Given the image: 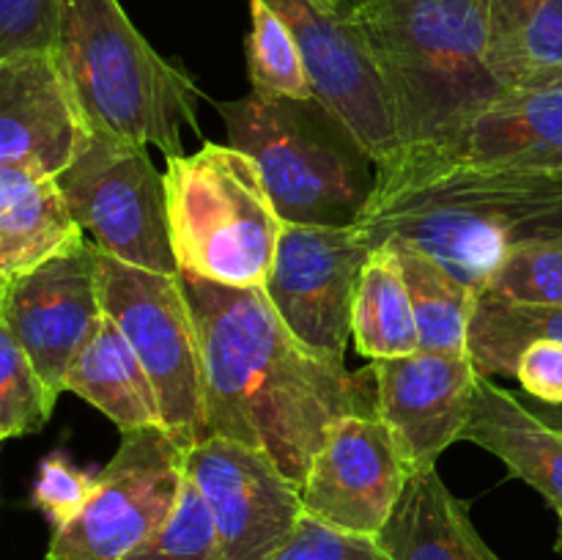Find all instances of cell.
<instances>
[{
    "label": "cell",
    "mask_w": 562,
    "mask_h": 560,
    "mask_svg": "<svg viewBox=\"0 0 562 560\" xmlns=\"http://www.w3.org/2000/svg\"><path fill=\"white\" fill-rule=\"evenodd\" d=\"M179 280L201 335L206 432L263 450L302 486L329 426L376 412L371 366L349 373L318 360L289 333L263 289L184 272Z\"/></svg>",
    "instance_id": "6da1fadb"
},
{
    "label": "cell",
    "mask_w": 562,
    "mask_h": 560,
    "mask_svg": "<svg viewBox=\"0 0 562 560\" xmlns=\"http://www.w3.org/2000/svg\"><path fill=\"white\" fill-rule=\"evenodd\" d=\"M355 225L371 247L409 242L481 291L516 245L562 239V170H477L395 148L376 165V184Z\"/></svg>",
    "instance_id": "7a4b0ae2"
},
{
    "label": "cell",
    "mask_w": 562,
    "mask_h": 560,
    "mask_svg": "<svg viewBox=\"0 0 562 560\" xmlns=\"http://www.w3.org/2000/svg\"><path fill=\"white\" fill-rule=\"evenodd\" d=\"M401 146H437L503 97L486 64L481 0H357Z\"/></svg>",
    "instance_id": "3957f363"
},
{
    "label": "cell",
    "mask_w": 562,
    "mask_h": 560,
    "mask_svg": "<svg viewBox=\"0 0 562 560\" xmlns=\"http://www.w3.org/2000/svg\"><path fill=\"white\" fill-rule=\"evenodd\" d=\"M53 53L88 132L168 159L181 154V130H198L192 77L146 42L119 0H58Z\"/></svg>",
    "instance_id": "277c9868"
},
{
    "label": "cell",
    "mask_w": 562,
    "mask_h": 560,
    "mask_svg": "<svg viewBox=\"0 0 562 560\" xmlns=\"http://www.w3.org/2000/svg\"><path fill=\"white\" fill-rule=\"evenodd\" d=\"M228 146L261 170L283 223L355 225L376 184V163L316 102L258 93L220 102Z\"/></svg>",
    "instance_id": "5b68a950"
},
{
    "label": "cell",
    "mask_w": 562,
    "mask_h": 560,
    "mask_svg": "<svg viewBox=\"0 0 562 560\" xmlns=\"http://www.w3.org/2000/svg\"><path fill=\"white\" fill-rule=\"evenodd\" d=\"M165 190L179 272L231 289H263L283 220L252 157L203 143L195 154L168 157Z\"/></svg>",
    "instance_id": "8992f818"
},
{
    "label": "cell",
    "mask_w": 562,
    "mask_h": 560,
    "mask_svg": "<svg viewBox=\"0 0 562 560\" xmlns=\"http://www.w3.org/2000/svg\"><path fill=\"white\" fill-rule=\"evenodd\" d=\"M97 245V242H93ZM104 316L130 340L162 406L165 428L184 448L206 437V371L201 335L179 275L130 267L97 247Z\"/></svg>",
    "instance_id": "52a82bcc"
},
{
    "label": "cell",
    "mask_w": 562,
    "mask_h": 560,
    "mask_svg": "<svg viewBox=\"0 0 562 560\" xmlns=\"http://www.w3.org/2000/svg\"><path fill=\"white\" fill-rule=\"evenodd\" d=\"M71 217L99 250L130 267L179 275L168 223V190L148 152L88 132L77 157L55 176Z\"/></svg>",
    "instance_id": "ba28073f"
},
{
    "label": "cell",
    "mask_w": 562,
    "mask_h": 560,
    "mask_svg": "<svg viewBox=\"0 0 562 560\" xmlns=\"http://www.w3.org/2000/svg\"><path fill=\"white\" fill-rule=\"evenodd\" d=\"M187 450L168 428L121 432L86 508L53 530L47 560H124L173 514L187 481Z\"/></svg>",
    "instance_id": "9c48e42d"
},
{
    "label": "cell",
    "mask_w": 562,
    "mask_h": 560,
    "mask_svg": "<svg viewBox=\"0 0 562 560\" xmlns=\"http://www.w3.org/2000/svg\"><path fill=\"white\" fill-rule=\"evenodd\" d=\"M357 225L283 223L263 294L289 333L329 366L346 368L357 280L371 256Z\"/></svg>",
    "instance_id": "30bf717a"
},
{
    "label": "cell",
    "mask_w": 562,
    "mask_h": 560,
    "mask_svg": "<svg viewBox=\"0 0 562 560\" xmlns=\"http://www.w3.org/2000/svg\"><path fill=\"white\" fill-rule=\"evenodd\" d=\"M294 36L316 102L382 165L398 148L393 110L382 75L357 27L355 9L327 0H261Z\"/></svg>",
    "instance_id": "8fae6325"
},
{
    "label": "cell",
    "mask_w": 562,
    "mask_h": 560,
    "mask_svg": "<svg viewBox=\"0 0 562 560\" xmlns=\"http://www.w3.org/2000/svg\"><path fill=\"white\" fill-rule=\"evenodd\" d=\"M187 478L212 514L223 560H267L305 514L300 486L239 439H198L187 450Z\"/></svg>",
    "instance_id": "7c38bea8"
},
{
    "label": "cell",
    "mask_w": 562,
    "mask_h": 560,
    "mask_svg": "<svg viewBox=\"0 0 562 560\" xmlns=\"http://www.w3.org/2000/svg\"><path fill=\"white\" fill-rule=\"evenodd\" d=\"M409 475V461L376 412L346 415L329 426L307 467L302 508L324 525L376 538Z\"/></svg>",
    "instance_id": "4fadbf2b"
},
{
    "label": "cell",
    "mask_w": 562,
    "mask_h": 560,
    "mask_svg": "<svg viewBox=\"0 0 562 560\" xmlns=\"http://www.w3.org/2000/svg\"><path fill=\"white\" fill-rule=\"evenodd\" d=\"M0 318L58 399L71 362L104 318L97 245L82 239L42 267L9 280Z\"/></svg>",
    "instance_id": "5bb4252c"
},
{
    "label": "cell",
    "mask_w": 562,
    "mask_h": 560,
    "mask_svg": "<svg viewBox=\"0 0 562 560\" xmlns=\"http://www.w3.org/2000/svg\"><path fill=\"white\" fill-rule=\"evenodd\" d=\"M376 415L387 423L412 470L437 459L464 434L475 399L477 368L470 355L412 351L371 360Z\"/></svg>",
    "instance_id": "9a60e30c"
},
{
    "label": "cell",
    "mask_w": 562,
    "mask_h": 560,
    "mask_svg": "<svg viewBox=\"0 0 562 560\" xmlns=\"http://www.w3.org/2000/svg\"><path fill=\"white\" fill-rule=\"evenodd\" d=\"M86 135L53 49L0 58V168L58 176Z\"/></svg>",
    "instance_id": "2e32d148"
},
{
    "label": "cell",
    "mask_w": 562,
    "mask_h": 560,
    "mask_svg": "<svg viewBox=\"0 0 562 560\" xmlns=\"http://www.w3.org/2000/svg\"><path fill=\"white\" fill-rule=\"evenodd\" d=\"M423 159L477 170L560 173L562 82L505 91L437 146H401Z\"/></svg>",
    "instance_id": "e0dca14e"
},
{
    "label": "cell",
    "mask_w": 562,
    "mask_h": 560,
    "mask_svg": "<svg viewBox=\"0 0 562 560\" xmlns=\"http://www.w3.org/2000/svg\"><path fill=\"white\" fill-rule=\"evenodd\" d=\"M461 439L497 456L510 475L530 483L552 508H562V428L536 415L492 377H477Z\"/></svg>",
    "instance_id": "ac0fdd59"
},
{
    "label": "cell",
    "mask_w": 562,
    "mask_h": 560,
    "mask_svg": "<svg viewBox=\"0 0 562 560\" xmlns=\"http://www.w3.org/2000/svg\"><path fill=\"white\" fill-rule=\"evenodd\" d=\"M376 541L393 560H503L477 533L470 503L450 492L437 467L412 470Z\"/></svg>",
    "instance_id": "d6986e66"
},
{
    "label": "cell",
    "mask_w": 562,
    "mask_h": 560,
    "mask_svg": "<svg viewBox=\"0 0 562 560\" xmlns=\"http://www.w3.org/2000/svg\"><path fill=\"white\" fill-rule=\"evenodd\" d=\"M82 239L55 176L0 168V278H20Z\"/></svg>",
    "instance_id": "ffe728a7"
},
{
    "label": "cell",
    "mask_w": 562,
    "mask_h": 560,
    "mask_svg": "<svg viewBox=\"0 0 562 560\" xmlns=\"http://www.w3.org/2000/svg\"><path fill=\"white\" fill-rule=\"evenodd\" d=\"M486 64L503 91L562 82V0H481Z\"/></svg>",
    "instance_id": "44dd1931"
},
{
    "label": "cell",
    "mask_w": 562,
    "mask_h": 560,
    "mask_svg": "<svg viewBox=\"0 0 562 560\" xmlns=\"http://www.w3.org/2000/svg\"><path fill=\"white\" fill-rule=\"evenodd\" d=\"M64 390L97 406L121 432L165 428L159 395L146 368L108 316L71 362Z\"/></svg>",
    "instance_id": "7402d4cb"
},
{
    "label": "cell",
    "mask_w": 562,
    "mask_h": 560,
    "mask_svg": "<svg viewBox=\"0 0 562 560\" xmlns=\"http://www.w3.org/2000/svg\"><path fill=\"white\" fill-rule=\"evenodd\" d=\"M351 335L371 360L404 357L420 349L415 311L393 247L376 245L362 264L351 307Z\"/></svg>",
    "instance_id": "603a6c76"
},
{
    "label": "cell",
    "mask_w": 562,
    "mask_h": 560,
    "mask_svg": "<svg viewBox=\"0 0 562 560\" xmlns=\"http://www.w3.org/2000/svg\"><path fill=\"white\" fill-rule=\"evenodd\" d=\"M382 245L393 247L401 272H404L412 311H415L417 344H420L417 351L467 355V333H470V316L477 291L461 283L437 258L409 242L390 239Z\"/></svg>",
    "instance_id": "cb8c5ba5"
},
{
    "label": "cell",
    "mask_w": 562,
    "mask_h": 560,
    "mask_svg": "<svg viewBox=\"0 0 562 560\" xmlns=\"http://www.w3.org/2000/svg\"><path fill=\"white\" fill-rule=\"evenodd\" d=\"M536 340L562 344V305H527L475 294L467 355L481 377H514L519 355Z\"/></svg>",
    "instance_id": "d4e9b609"
},
{
    "label": "cell",
    "mask_w": 562,
    "mask_h": 560,
    "mask_svg": "<svg viewBox=\"0 0 562 560\" xmlns=\"http://www.w3.org/2000/svg\"><path fill=\"white\" fill-rule=\"evenodd\" d=\"M247 71H250L252 93L258 97L294 99V102L316 99L294 36L285 22L261 0H250Z\"/></svg>",
    "instance_id": "484cf974"
},
{
    "label": "cell",
    "mask_w": 562,
    "mask_h": 560,
    "mask_svg": "<svg viewBox=\"0 0 562 560\" xmlns=\"http://www.w3.org/2000/svg\"><path fill=\"white\" fill-rule=\"evenodd\" d=\"M55 401L9 324L0 318V439L25 437L47 426Z\"/></svg>",
    "instance_id": "4316f807"
},
{
    "label": "cell",
    "mask_w": 562,
    "mask_h": 560,
    "mask_svg": "<svg viewBox=\"0 0 562 560\" xmlns=\"http://www.w3.org/2000/svg\"><path fill=\"white\" fill-rule=\"evenodd\" d=\"M477 294L527 305H562V239L516 245Z\"/></svg>",
    "instance_id": "83f0119b"
},
{
    "label": "cell",
    "mask_w": 562,
    "mask_h": 560,
    "mask_svg": "<svg viewBox=\"0 0 562 560\" xmlns=\"http://www.w3.org/2000/svg\"><path fill=\"white\" fill-rule=\"evenodd\" d=\"M124 560H223L212 514L190 478L170 519Z\"/></svg>",
    "instance_id": "f1b7e54d"
},
{
    "label": "cell",
    "mask_w": 562,
    "mask_h": 560,
    "mask_svg": "<svg viewBox=\"0 0 562 560\" xmlns=\"http://www.w3.org/2000/svg\"><path fill=\"white\" fill-rule=\"evenodd\" d=\"M97 486V475L80 470L75 461L60 450L44 456L38 464L36 481H33L31 500L38 511L49 519L53 530L69 525L91 497Z\"/></svg>",
    "instance_id": "f546056e"
},
{
    "label": "cell",
    "mask_w": 562,
    "mask_h": 560,
    "mask_svg": "<svg viewBox=\"0 0 562 560\" xmlns=\"http://www.w3.org/2000/svg\"><path fill=\"white\" fill-rule=\"evenodd\" d=\"M267 560H393L373 536L338 530L302 514L291 536Z\"/></svg>",
    "instance_id": "4dcf8cb0"
},
{
    "label": "cell",
    "mask_w": 562,
    "mask_h": 560,
    "mask_svg": "<svg viewBox=\"0 0 562 560\" xmlns=\"http://www.w3.org/2000/svg\"><path fill=\"white\" fill-rule=\"evenodd\" d=\"M58 0H0V58L55 47Z\"/></svg>",
    "instance_id": "1f68e13d"
},
{
    "label": "cell",
    "mask_w": 562,
    "mask_h": 560,
    "mask_svg": "<svg viewBox=\"0 0 562 560\" xmlns=\"http://www.w3.org/2000/svg\"><path fill=\"white\" fill-rule=\"evenodd\" d=\"M514 377L543 404H562V344L536 340L527 346L519 355Z\"/></svg>",
    "instance_id": "d6a6232c"
},
{
    "label": "cell",
    "mask_w": 562,
    "mask_h": 560,
    "mask_svg": "<svg viewBox=\"0 0 562 560\" xmlns=\"http://www.w3.org/2000/svg\"><path fill=\"white\" fill-rule=\"evenodd\" d=\"M327 3H333V5H338V9H355L357 5V0H327Z\"/></svg>",
    "instance_id": "836d02e7"
},
{
    "label": "cell",
    "mask_w": 562,
    "mask_h": 560,
    "mask_svg": "<svg viewBox=\"0 0 562 560\" xmlns=\"http://www.w3.org/2000/svg\"><path fill=\"white\" fill-rule=\"evenodd\" d=\"M554 514H558V519H560V538H558V549H560V555H562V508H554Z\"/></svg>",
    "instance_id": "e575fe53"
},
{
    "label": "cell",
    "mask_w": 562,
    "mask_h": 560,
    "mask_svg": "<svg viewBox=\"0 0 562 560\" xmlns=\"http://www.w3.org/2000/svg\"><path fill=\"white\" fill-rule=\"evenodd\" d=\"M5 285H9V280L0 278V305H3V294H5Z\"/></svg>",
    "instance_id": "d590c367"
}]
</instances>
